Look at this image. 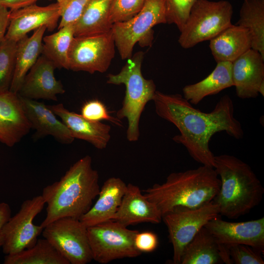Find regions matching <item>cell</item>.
Segmentation results:
<instances>
[{
	"label": "cell",
	"mask_w": 264,
	"mask_h": 264,
	"mask_svg": "<svg viewBox=\"0 0 264 264\" xmlns=\"http://www.w3.org/2000/svg\"><path fill=\"white\" fill-rule=\"evenodd\" d=\"M157 115L172 123L179 134L173 140L183 145L193 159L214 168V156L209 142L214 134L225 132L229 136L242 139L243 131L234 115L233 101L228 95L222 96L214 109L204 112L194 108L179 94H166L156 91L153 100Z\"/></svg>",
	"instance_id": "1"
},
{
	"label": "cell",
	"mask_w": 264,
	"mask_h": 264,
	"mask_svg": "<svg viewBox=\"0 0 264 264\" xmlns=\"http://www.w3.org/2000/svg\"><path fill=\"white\" fill-rule=\"evenodd\" d=\"M99 175L86 155L70 166L60 179L44 187L42 197L46 204V216L40 224L44 228L63 217L80 218L91 207L100 192Z\"/></svg>",
	"instance_id": "2"
},
{
	"label": "cell",
	"mask_w": 264,
	"mask_h": 264,
	"mask_svg": "<svg viewBox=\"0 0 264 264\" xmlns=\"http://www.w3.org/2000/svg\"><path fill=\"white\" fill-rule=\"evenodd\" d=\"M220 186L214 168L202 165L172 173L164 183H155L143 191L144 196L156 205L163 215L176 207L196 208L210 202Z\"/></svg>",
	"instance_id": "3"
},
{
	"label": "cell",
	"mask_w": 264,
	"mask_h": 264,
	"mask_svg": "<svg viewBox=\"0 0 264 264\" xmlns=\"http://www.w3.org/2000/svg\"><path fill=\"white\" fill-rule=\"evenodd\" d=\"M214 169L220 180L213 199L220 214L237 219L249 213L261 202L264 189L251 167L232 155H215Z\"/></svg>",
	"instance_id": "4"
},
{
	"label": "cell",
	"mask_w": 264,
	"mask_h": 264,
	"mask_svg": "<svg viewBox=\"0 0 264 264\" xmlns=\"http://www.w3.org/2000/svg\"><path fill=\"white\" fill-rule=\"evenodd\" d=\"M144 53L139 51L128 59L125 65L116 74H109L107 83L125 86V95L116 117L128 121L126 135L130 142L137 141L140 136L139 122L146 104L153 100L156 86L153 80L145 79L141 72Z\"/></svg>",
	"instance_id": "5"
},
{
	"label": "cell",
	"mask_w": 264,
	"mask_h": 264,
	"mask_svg": "<svg viewBox=\"0 0 264 264\" xmlns=\"http://www.w3.org/2000/svg\"><path fill=\"white\" fill-rule=\"evenodd\" d=\"M232 4L227 0H197L180 32L178 43L184 48L210 40L232 24Z\"/></svg>",
	"instance_id": "6"
},
{
	"label": "cell",
	"mask_w": 264,
	"mask_h": 264,
	"mask_svg": "<svg viewBox=\"0 0 264 264\" xmlns=\"http://www.w3.org/2000/svg\"><path fill=\"white\" fill-rule=\"evenodd\" d=\"M167 23L165 0H147L140 11L131 19L112 24L111 32L121 58L132 57L135 44H151L153 27Z\"/></svg>",
	"instance_id": "7"
},
{
	"label": "cell",
	"mask_w": 264,
	"mask_h": 264,
	"mask_svg": "<svg viewBox=\"0 0 264 264\" xmlns=\"http://www.w3.org/2000/svg\"><path fill=\"white\" fill-rule=\"evenodd\" d=\"M138 232L111 220L88 227L92 260L106 264L114 260L140 255L142 253L134 243Z\"/></svg>",
	"instance_id": "8"
},
{
	"label": "cell",
	"mask_w": 264,
	"mask_h": 264,
	"mask_svg": "<svg viewBox=\"0 0 264 264\" xmlns=\"http://www.w3.org/2000/svg\"><path fill=\"white\" fill-rule=\"evenodd\" d=\"M220 215L218 205L212 200L196 208L176 207L162 215L173 245V264H180L187 244L207 222Z\"/></svg>",
	"instance_id": "9"
},
{
	"label": "cell",
	"mask_w": 264,
	"mask_h": 264,
	"mask_svg": "<svg viewBox=\"0 0 264 264\" xmlns=\"http://www.w3.org/2000/svg\"><path fill=\"white\" fill-rule=\"evenodd\" d=\"M42 233L69 264H87L92 260L87 228L79 219H58L45 226Z\"/></svg>",
	"instance_id": "10"
},
{
	"label": "cell",
	"mask_w": 264,
	"mask_h": 264,
	"mask_svg": "<svg viewBox=\"0 0 264 264\" xmlns=\"http://www.w3.org/2000/svg\"><path fill=\"white\" fill-rule=\"evenodd\" d=\"M111 30L98 34L73 38L68 51V69L93 74L109 68L115 54Z\"/></svg>",
	"instance_id": "11"
},
{
	"label": "cell",
	"mask_w": 264,
	"mask_h": 264,
	"mask_svg": "<svg viewBox=\"0 0 264 264\" xmlns=\"http://www.w3.org/2000/svg\"><path fill=\"white\" fill-rule=\"evenodd\" d=\"M45 202L42 195L24 200L19 211L9 218L2 230V251L14 254L32 247L44 228L35 225L33 220L44 209Z\"/></svg>",
	"instance_id": "12"
},
{
	"label": "cell",
	"mask_w": 264,
	"mask_h": 264,
	"mask_svg": "<svg viewBox=\"0 0 264 264\" xmlns=\"http://www.w3.org/2000/svg\"><path fill=\"white\" fill-rule=\"evenodd\" d=\"M204 227L220 244H245L264 253V217L247 221L229 222L218 217L207 222Z\"/></svg>",
	"instance_id": "13"
},
{
	"label": "cell",
	"mask_w": 264,
	"mask_h": 264,
	"mask_svg": "<svg viewBox=\"0 0 264 264\" xmlns=\"http://www.w3.org/2000/svg\"><path fill=\"white\" fill-rule=\"evenodd\" d=\"M60 18L57 2L44 6L34 4L10 10L9 23L5 37L18 42L28 32L43 26L52 31L58 26Z\"/></svg>",
	"instance_id": "14"
},
{
	"label": "cell",
	"mask_w": 264,
	"mask_h": 264,
	"mask_svg": "<svg viewBox=\"0 0 264 264\" xmlns=\"http://www.w3.org/2000/svg\"><path fill=\"white\" fill-rule=\"evenodd\" d=\"M232 77L236 94L241 99L264 96V57L250 49L232 63Z\"/></svg>",
	"instance_id": "15"
},
{
	"label": "cell",
	"mask_w": 264,
	"mask_h": 264,
	"mask_svg": "<svg viewBox=\"0 0 264 264\" xmlns=\"http://www.w3.org/2000/svg\"><path fill=\"white\" fill-rule=\"evenodd\" d=\"M55 64L41 54L25 76L18 94L23 98L58 101L57 95L65 89L54 75Z\"/></svg>",
	"instance_id": "16"
},
{
	"label": "cell",
	"mask_w": 264,
	"mask_h": 264,
	"mask_svg": "<svg viewBox=\"0 0 264 264\" xmlns=\"http://www.w3.org/2000/svg\"><path fill=\"white\" fill-rule=\"evenodd\" d=\"M31 129L18 93H0V142L9 147L19 143Z\"/></svg>",
	"instance_id": "17"
},
{
	"label": "cell",
	"mask_w": 264,
	"mask_h": 264,
	"mask_svg": "<svg viewBox=\"0 0 264 264\" xmlns=\"http://www.w3.org/2000/svg\"><path fill=\"white\" fill-rule=\"evenodd\" d=\"M47 106L60 118L74 139L85 140L99 150L107 147L111 137L110 125L88 120L68 110L62 103Z\"/></svg>",
	"instance_id": "18"
},
{
	"label": "cell",
	"mask_w": 264,
	"mask_h": 264,
	"mask_svg": "<svg viewBox=\"0 0 264 264\" xmlns=\"http://www.w3.org/2000/svg\"><path fill=\"white\" fill-rule=\"evenodd\" d=\"M20 98L31 129L36 131V138L50 135L61 144H69L73 142L74 138L69 130L47 105L36 100Z\"/></svg>",
	"instance_id": "19"
},
{
	"label": "cell",
	"mask_w": 264,
	"mask_h": 264,
	"mask_svg": "<svg viewBox=\"0 0 264 264\" xmlns=\"http://www.w3.org/2000/svg\"><path fill=\"white\" fill-rule=\"evenodd\" d=\"M162 217L156 205L142 194L140 188L129 183L121 204L111 220L127 227L141 222L159 223L162 221Z\"/></svg>",
	"instance_id": "20"
},
{
	"label": "cell",
	"mask_w": 264,
	"mask_h": 264,
	"mask_svg": "<svg viewBox=\"0 0 264 264\" xmlns=\"http://www.w3.org/2000/svg\"><path fill=\"white\" fill-rule=\"evenodd\" d=\"M127 189L120 178L111 177L104 183L95 204L80 218L87 227L111 220L119 207Z\"/></svg>",
	"instance_id": "21"
},
{
	"label": "cell",
	"mask_w": 264,
	"mask_h": 264,
	"mask_svg": "<svg viewBox=\"0 0 264 264\" xmlns=\"http://www.w3.org/2000/svg\"><path fill=\"white\" fill-rule=\"evenodd\" d=\"M209 47L217 63H232L252 48L251 36L246 28L231 24L210 40Z\"/></svg>",
	"instance_id": "22"
},
{
	"label": "cell",
	"mask_w": 264,
	"mask_h": 264,
	"mask_svg": "<svg viewBox=\"0 0 264 264\" xmlns=\"http://www.w3.org/2000/svg\"><path fill=\"white\" fill-rule=\"evenodd\" d=\"M46 29V26L40 27L31 36L26 35L17 42L15 72L9 91L18 93L25 76L42 54Z\"/></svg>",
	"instance_id": "23"
},
{
	"label": "cell",
	"mask_w": 264,
	"mask_h": 264,
	"mask_svg": "<svg viewBox=\"0 0 264 264\" xmlns=\"http://www.w3.org/2000/svg\"><path fill=\"white\" fill-rule=\"evenodd\" d=\"M232 86V63L218 62L205 78L185 86L182 89L183 96L191 104L197 105L205 97L216 94Z\"/></svg>",
	"instance_id": "24"
},
{
	"label": "cell",
	"mask_w": 264,
	"mask_h": 264,
	"mask_svg": "<svg viewBox=\"0 0 264 264\" xmlns=\"http://www.w3.org/2000/svg\"><path fill=\"white\" fill-rule=\"evenodd\" d=\"M221 244L204 227H202L185 246L180 264H219Z\"/></svg>",
	"instance_id": "25"
},
{
	"label": "cell",
	"mask_w": 264,
	"mask_h": 264,
	"mask_svg": "<svg viewBox=\"0 0 264 264\" xmlns=\"http://www.w3.org/2000/svg\"><path fill=\"white\" fill-rule=\"evenodd\" d=\"M112 0H89L82 16L74 24V36H85L110 31V11Z\"/></svg>",
	"instance_id": "26"
},
{
	"label": "cell",
	"mask_w": 264,
	"mask_h": 264,
	"mask_svg": "<svg viewBox=\"0 0 264 264\" xmlns=\"http://www.w3.org/2000/svg\"><path fill=\"white\" fill-rule=\"evenodd\" d=\"M237 25L248 30L252 48L264 57V0H244Z\"/></svg>",
	"instance_id": "27"
},
{
	"label": "cell",
	"mask_w": 264,
	"mask_h": 264,
	"mask_svg": "<svg viewBox=\"0 0 264 264\" xmlns=\"http://www.w3.org/2000/svg\"><path fill=\"white\" fill-rule=\"evenodd\" d=\"M4 264H69L45 238L38 239L31 247L5 255Z\"/></svg>",
	"instance_id": "28"
},
{
	"label": "cell",
	"mask_w": 264,
	"mask_h": 264,
	"mask_svg": "<svg viewBox=\"0 0 264 264\" xmlns=\"http://www.w3.org/2000/svg\"><path fill=\"white\" fill-rule=\"evenodd\" d=\"M74 37V25L58 29L43 37L42 54L52 62L58 68L68 69V51Z\"/></svg>",
	"instance_id": "29"
},
{
	"label": "cell",
	"mask_w": 264,
	"mask_h": 264,
	"mask_svg": "<svg viewBox=\"0 0 264 264\" xmlns=\"http://www.w3.org/2000/svg\"><path fill=\"white\" fill-rule=\"evenodd\" d=\"M17 42L4 37L0 44V93L10 90L13 79Z\"/></svg>",
	"instance_id": "30"
},
{
	"label": "cell",
	"mask_w": 264,
	"mask_h": 264,
	"mask_svg": "<svg viewBox=\"0 0 264 264\" xmlns=\"http://www.w3.org/2000/svg\"><path fill=\"white\" fill-rule=\"evenodd\" d=\"M147 0H112L110 19L113 24L127 21L138 13Z\"/></svg>",
	"instance_id": "31"
},
{
	"label": "cell",
	"mask_w": 264,
	"mask_h": 264,
	"mask_svg": "<svg viewBox=\"0 0 264 264\" xmlns=\"http://www.w3.org/2000/svg\"><path fill=\"white\" fill-rule=\"evenodd\" d=\"M197 0H165L167 23L176 24L181 31L192 7Z\"/></svg>",
	"instance_id": "32"
},
{
	"label": "cell",
	"mask_w": 264,
	"mask_h": 264,
	"mask_svg": "<svg viewBox=\"0 0 264 264\" xmlns=\"http://www.w3.org/2000/svg\"><path fill=\"white\" fill-rule=\"evenodd\" d=\"M89 0H57L61 21L58 29L74 25L82 16Z\"/></svg>",
	"instance_id": "33"
},
{
	"label": "cell",
	"mask_w": 264,
	"mask_h": 264,
	"mask_svg": "<svg viewBox=\"0 0 264 264\" xmlns=\"http://www.w3.org/2000/svg\"><path fill=\"white\" fill-rule=\"evenodd\" d=\"M81 114L86 119L95 122L107 120L115 125L122 126L121 120L110 114L105 105L98 100L86 102L82 107Z\"/></svg>",
	"instance_id": "34"
},
{
	"label": "cell",
	"mask_w": 264,
	"mask_h": 264,
	"mask_svg": "<svg viewBox=\"0 0 264 264\" xmlns=\"http://www.w3.org/2000/svg\"><path fill=\"white\" fill-rule=\"evenodd\" d=\"M227 246L232 264H264L262 253L249 245L237 244Z\"/></svg>",
	"instance_id": "35"
},
{
	"label": "cell",
	"mask_w": 264,
	"mask_h": 264,
	"mask_svg": "<svg viewBox=\"0 0 264 264\" xmlns=\"http://www.w3.org/2000/svg\"><path fill=\"white\" fill-rule=\"evenodd\" d=\"M134 243L141 253L151 252L157 248L158 240L157 235L152 232H138L134 237Z\"/></svg>",
	"instance_id": "36"
},
{
	"label": "cell",
	"mask_w": 264,
	"mask_h": 264,
	"mask_svg": "<svg viewBox=\"0 0 264 264\" xmlns=\"http://www.w3.org/2000/svg\"><path fill=\"white\" fill-rule=\"evenodd\" d=\"M39 0H0V5L10 10L20 9L36 4Z\"/></svg>",
	"instance_id": "37"
},
{
	"label": "cell",
	"mask_w": 264,
	"mask_h": 264,
	"mask_svg": "<svg viewBox=\"0 0 264 264\" xmlns=\"http://www.w3.org/2000/svg\"><path fill=\"white\" fill-rule=\"evenodd\" d=\"M10 10L0 5V44L5 37L9 23Z\"/></svg>",
	"instance_id": "38"
},
{
	"label": "cell",
	"mask_w": 264,
	"mask_h": 264,
	"mask_svg": "<svg viewBox=\"0 0 264 264\" xmlns=\"http://www.w3.org/2000/svg\"><path fill=\"white\" fill-rule=\"evenodd\" d=\"M11 216V210L8 204L0 202V247L2 244V230L3 227Z\"/></svg>",
	"instance_id": "39"
}]
</instances>
